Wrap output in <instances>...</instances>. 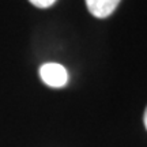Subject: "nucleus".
Masks as SVG:
<instances>
[{"label":"nucleus","mask_w":147,"mask_h":147,"mask_svg":"<svg viewBox=\"0 0 147 147\" xmlns=\"http://www.w3.org/2000/svg\"><path fill=\"white\" fill-rule=\"evenodd\" d=\"M143 121H144V127H146V129H147V108H146V110H144V116H143Z\"/></svg>","instance_id":"4"},{"label":"nucleus","mask_w":147,"mask_h":147,"mask_svg":"<svg viewBox=\"0 0 147 147\" xmlns=\"http://www.w3.org/2000/svg\"><path fill=\"white\" fill-rule=\"evenodd\" d=\"M40 78L49 87H63L68 82V72L61 64L45 63L40 67Z\"/></svg>","instance_id":"1"},{"label":"nucleus","mask_w":147,"mask_h":147,"mask_svg":"<svg viewBox=\"0 0 147 147\" xmlns=\"http://www.w3.org/2000/svg\"><path fill=\"white\" fill-rule=\"evenodd\" d=\"M120 1L121 0H84L89 12L98 19H105L112 15Z\"/></svg>","instance_id":"2"},{"label":"nucleus","mask_w":147,"mask_h":147,"mask_svg":"<svg viewBox=\"0 0 147 147\" xmlns=\"http://www.w3.org/2000/svg\"><path fill=\"white\" fill-rule=\"evenodd\" d=\"M33 5H36L37 8H48L56 3V0H29Z\"/></svg>","instance_id":"3"}]
</instances>
